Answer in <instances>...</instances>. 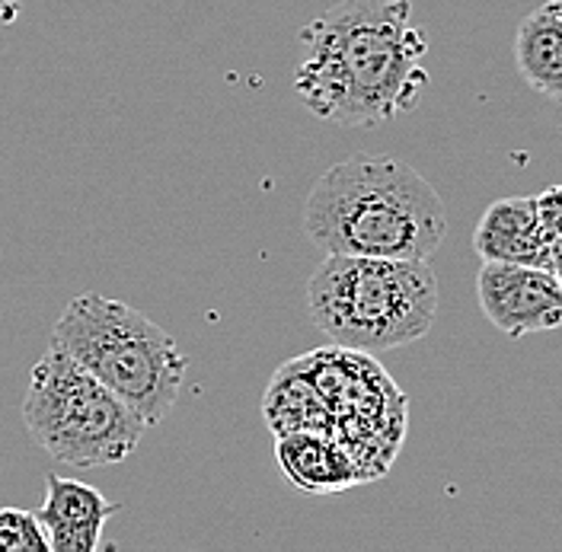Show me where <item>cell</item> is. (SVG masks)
Here are the masks:
<instances>
[{
  "mask_svg": "<svg viewBox=\"0 0 562 552\" xmlns=\"http://www.w3.org/2000/svg\"><path fill=\"white\" fill-rule=\"evenodd\" d=\"M266 418L279 435H291V431H326L333 435V413L319 393L311 374H301V364H288L281 368L269 393H266Z\"/></svg>",
  "mask_w": 562,
  "mask_h": 552,
  "instance_id": "11",
  "label": "cell"
},
{
  "mask_svg": "<svg viewBox=\"0 0 562 552\" xmlns=\"http://www.w3.org/2000/svg\"><path fill=\"white\" fill-rule=\"evenodd\" d=\"M294 90L316 119L378 128L422 103L428 35L409 0H339L301 35Z\"/></svg>",
  "mask_w": 562,
  "mask_h": 552,
  "instance_id": "1",
  "label": "cell"
},
{
  "mask_svg": "<svg viewBox=\"0 0 562 552\" xmlns=\"http://www.w3.org/2000/svg\"><path fill=\"white\" fill-rule=\"evenodd\" d=\"M0 552H48V537L38 515L23 508H0Z\"/></svg>",
  "mask_w": 562,
  "mask_h": 552,
  "instance_id": "12",
  "label": "cell"
},
{
  "mask_svg": "<svg viewBox=\"0 0 562 552\" xmlns=\"http://www.w3.org/2000/svg\"><path fill=\"white\" fill-rule=\"evenodd\" d=\"M515 65L530 90L562 105V0L527 13L515 33Z\"/></svg>",
  "mask_w": 562,
  "mask_h": 552,
  "instance_id": "10",
  "label": "cell"
},
{
  "mask_svg": "<svg viewBox=\"0 0 562 552\" xmlns=\"http://www.w3.org/2000/svg\"><path fill=\"white\" fill-rule=\"evenodd\" d=\"M77 364L128 403L150 425L173 413L189 358L167 329L125 301L77 294L61 311L52 339Z\"/></svg>",
  "mask_w": 562,
  "mask_h": 552,
  "instance_id": "4",
  "label": "cell"
},
{
  "mask_svg": "<svg viewBox=\"0 0 562 552\" xmlns=\"http://www.w3.org/2000/svg\"><path fill=\"white\" fill-rule=\"evenodd\" d=\"M23 421L38 448L77 470L128 460L147 431V421L128 403L55 342L30 374Z\"/></svg>",
  "mask_w": 562,
  "mask_h": 552,
  "instance_id": "5",
  "label": "cell"
},
{
  "mask_svg": "<svg viewBox=\"0 0 562 552\" xmlns=\"http://www.w3.org/2000/svg\"><path fill=\"white\" fill-rule=\"evenodd\" d=\"M473 249L483 262H518V266L553 269L550 246L543 237V221H540V199L508 195L492 202L473 230Z\"/></svg>",
  "mask_w": 562,
  "mask_h": 552,
  "instance_id": "8",
  "label": "cell"
},
{
  "mask_svg": "<svg viewBox=\"0 0 562 552\" xmlns=\"http://www.w3.org/2000/svg\"><path fill=\"white\" fill-rule=\"evenodd\" d=\"M476 297L483 316L508 339L562 326V281L547 266L483 262Z\"/></svg>",
  "mask_w": 562,
  "mask_h": 552,
  "instance_id": "6",
  "label": "cell"
},
{
  "mask_svg": "<svg viewBox=\"0 0 562 552\" xmlns=\"http://www.w3.org/2000/svg\"><path fill=\"white\" fill-rule=\"evenodd\" d=\"M52 552H93L100 547L105 520L119 515L100 488L68 480V476H45V502L35 511Z\"/></svg>",
  "mask_w": 562,
  "mask_h": 552,
  "instance_id": "7",
  "label": "cell"
},
{
  "mask_svg": "<svg viewBox=\"0 0 562 552\" xmlns=\"http://www.w3.org/2000/svg\"><path fill=\"white\" fill-rule=\"evenodd\" d=\"M304 230L323 252L428 259L448 237V211L438 189L409 164L355 154L314 182Z\"/></svg>",
  "mask_w": 562,
  "mask_h": 552,
  "instance_id": "2",
  "label": "cell"
},
{
  "mask_svg": "<svg viewBox=\"0 0 562 552\" xmlns=\"http://www.w3.org/2000/svg\"><path fill=\"white\" fill-rule=\"evenodd\" d=\"M276 460H279L288 483L304 488V492H314V495L346 492L355 483H361L346 448L326 431L279 435Z\"/></svg>",
  "mask_w": 562,
  "mask_h": 552,
  "instance_id": "9",
  "label": "cell"
},
{
  "mask_svg": "<svg viewBox=\"0 0 562 552\" xmlns=\"http://www.w3.org/2000/svg\"><path fill=\"white\" fill-rule=\"evenodd\" d=\"M540 199V221H543V237L550 246V262L553 272L562 281V185L537 195Z\"/></svg>",
  "mask_w": 562,
  "mask_h": 552,
  "instance_id": "13",
  "label": "cell"
},
{
  "mask_svg": "<svg viewBox=\"0 0 562 552\" xmlns=\"http://www.w3.org/2000/svg\"><path fill=\"white\" fill-rule=\"evenodd\" d=\"M438 278L428 259L326 252L307 281V311L336 348L390 351L422 339L438 316Z\"/></svg>",
  "mask_w": 562,
  "mask_h": 552,
  "instance_id": "3",
  "label": "cell"
}]
</instances>
